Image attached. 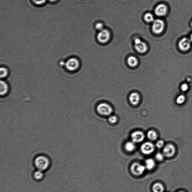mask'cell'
Masks as SVG:
<instances>
[{
    "label": "cell",
    "mask_w": 192,
    "mask_h": 192,
    "mask_svg": "<svg viewBox=\"0 0 192 192\" xmlns=\"http://www.w3.org/2000/svg\"><path fill=\"white\" fill-rule=\"evenodd\" d=\"M126 62L129 67L132 69L138 67L139 64V59L135 56L133 55H130L127 57Z\"/></svg>",
    "instance_id": "obj_10"
},
{
    "label": "cell",
    "mask_w": 192,
    "mask_h": 192,
    "mask_svg": "<svg viewBox=\"0 0 192 192\" xmlns=\"http://www.w3.org/2000/svg\"><path fill=\"white\" fill-rule=\"evenodd\" d=\"M175 149L173 145L168 144L164 147L163 150V154L167 157H172L175 154Z\"/></svg>",
    "instance_id": "obj_13"
},
{
    "label": "cell",
    "mask_w": 192,
    "mask_h": 192,
    "mask_svg": "<svg viewBox=\"0 0 192 192\" xmlns=\"http://www.w3.org/2000/svg\"><path fill=\"white\" fill-rule=\"evenodd\" d=\"M185 97L184 95H181L177 97L176 100V102L178 105H182L185 101Z\"/></svg>",
    "instance_id": "obj_23"
},
{
    "label": "cell",
    "mask_w": 192,
    "mask_h": 192,
    "mask_svg": "<svg viewBox=\"0 0 192 192\" xmlns=\"http://www.w3.org/2000/svg\"><path fill=\"white\" fill-rule=\"evenodd\" d=\"M112 37L111 32L106 28L98 32L96 36V39L98 42L103 44L108 43L110 41Z\"/></svg>",
    "instance_id": "obj_1"
},
{
    "label": "cell",
    "mask_w": 192,
    "mask_h": 192,
    "mask_svg": "<svg viewBox=\"0 0 192 192\" xmlns=\"http://www.w3.org/2000/svg\"><path fill=\"white\" fill-rule=\"evenodd\" d=\"M140 100L139 95L137 93H132L129 97V100L131 103L133 105H137L139 103Z\"/></svg>",
    "instance_id": "obj_15"
},
{
    "label": "cell",
    "mask_w": 192,
    "mask_h": 192,
    "mask_svg": "<svg viewBox=\"0 0 192 192\" xmlns=\"http://www.w3.org/2000/svg\"><path fill=\"white\" fill-rule=\"evenodd\" d=\"M178 45L179 48L182 51H188L191 47V42L190 39L184 38L179 41Z\"/></svg>",
    "instance_id": "obj_11"
},
{
    "label": "cell",
    "mask_w": 192,
    "mask_h": 192,
    "mask_svg": "<svg viewBox=\"0 0 192 192\" xmlns=\"http://www.w3.org/2000/svg\"><path fill=\"white\" fill-rule=\"evenodd\" d=\"M8 70L5 67H1L0 69V77L1 78H6L8 74Z\"/></svg>",
    "instance_id": "obj_21"
},
{
    "label": "cell",
    "mask_w": 192,
    "mask_h": 192,
    "mask_svg": "<svg viewBox=\"0 0 192 192\" xmlns=\"http://www.w3.org/2000/svg\"><path fill=\"white\" fill-rule=\"evenodd\" d=\"M190 41H191V42H192V34L191 36H190Z\"/></svg>",
    "instance_id": "obj_30"
},
{
    "label": "cell",
    "mask_w": 192,
    "mask_h": 192,
    "mask_svg": "<svg viewBox=\"0 0 192 192\" xmlns=\"http://www.w3.org/2000/svg\"><path fill=\"white\" fill-rule=\"evenodd\" d=\"M153 192H163L164 190V186L160 183H156L152 187Z\"/></svg>",
    "instance_id": "obj_18"
},
{
    "label": "cell",
    "mask_w": 192,
    "mask_h": 192,
    "mask_svg": "<svg viewBox=\"0 0 192 192\" xmlns=\"http://www.w3.org/2000/svg\"><path fill=\"white\" fill-rule=\"evenodd\" d=\"M97 111L99 114L104 116H108L112 114V108L110 105L105 103H101L97 107Z\"/></svg>",
    "instance_id": "obj_6"
},
{
    "label": "cell",
    "mask_w": 192,
    "mask_h": 192,
    "mask_svg": "<svg viewBox=\"0 0 192 192\" xmlns=\"http://www.w3.org/2000/svg\"><path fill=\"white\" fill-rule=\"evenodd\" d=\"M95 28L98 32L101 31L105 28V25L102 22H98L95 25Z\"/></svg>",
    "instance_id": "obj_22"
},
{
    "label": "cell",
    "mask_w": 192,
    "mask_h": 192,
    "mask_svg": "<svg viewBox=\"0 0 192 192\" xmlns=\"http://www.w3.org/2000/svg\"><path fill=\"white\" fill-rule=\"evenodd\" d=\"M155 146L153 143L150 142H147L143 143L141 147V150L145 155H150L154 151Z\"/></svg>",
    "instance_id": "obj_9"
},
{
    "label": "cell",
    "mask_w": 192,
    "mask_h": 192,
    "mask_svg": "<svg viewBox=\"0 0 192 192\" xmlns=\"http://www.w3.org/2000/svg\"><path fill=\"white\" fill-rule=\"evenodd\" d=\"M134 142L129 141L125 145V149L127 151L132 152L136 148V146Z\"/></svg>",
    "instance_id": "obj_19"
},
{
    "label": "cell",
    "mask_w": 192,
    "mask_h": 192,
    "mask_svg": "<svg viewBox=\"0 0 192 192\" xmlns=\"http://www.w3.org/2000/svg\"><path fill=\"white\" fill-rule=\"evenodd\" d=\"M32 1L35 4L40 5L45 3L46 0H32Z\"/></svg>",
    "instance_id": "obj_28"
},
{
    "label": "cell",
    "mask_w": 192,
    "mask_h": 192,
    "mask_svg": "<svg viewBox=\"0 0 192 192\" xmlns=\"http://www.w3.org/2000/svg\"><path fill=\"white\" fill-rule=\"evenodd\" d=\"M154 14L158 17H163L166 15L167 12V7L163 3H161L156 6L154 10Z\"/></svg>",
    "instance_id": "obj_8"
},
{
    "label": "cell",
    "mask_w": 192,
    "mask_h": 192,
    "mask_svg": "<svg viewBox=\"0 0 192 192\" xmlns=\"http://www.w3.org/2000/svg\"><path fill=\"white\" fill-rule=\"evenodd\" d=\"M80 66V61L76 58L69 59L66 64V69L70 71H76L78 69Z\"/></svg>",
    "instance_id": "obj_7"
},
{
    "label": "cell",
    "mask_w": 192,
    "mask_h": 192,
    "mask_svg": "<svg viewBox=\"0 0 192 192\" xmlns=\"http://www.w3.org/2000/svg\"><path fill=\"white\" fill-rule=\"evenodd\" d=\"M164 145V142L161 141V140H160V141H158L156 143V146L157 148L160 149L162 148Z\"/></svg>",
    "instance_id": "obj_27"
},
{
    "label": "cell",
    "mask_w": 192,
    "mask_h": 192,
    "mask_svg": "<svg viewBox=\"0 0 192 192\" xmlns=\"http://www.w3.org/2000/svg\"><path fill=\"white\" fill-rule=\"evenodd\" d=\"M145 137L144 133L141 131H136L132 134V141L135 143H139L142 141Z\"/></svg>",
    "instance_id": "obj_12"
},
{
    "label": "cell",
    "mask_w": 192,
    "mask_h": 192,
    "mask_svg": "<svg viewBox=\"0 0 192 192\" xmlns=\"http://www.w3.org/2000/svg\"><path fill=\"white\" fill-rule=\"evenodd\" d=\"M143 19L145 22L151 24L155 20V18L153 13L152 12H147L145 13L143 16Z\"/></svg>",
    "instance_id": "obj_16"
},
{
    "label": "cell",
    "mask_w": 192,
    "mask_h": 192,
    "mask_svg": "<svg viewBox=\"0 0 192 192\" xmlns=\"http://www.w3.org/2000/svg\"><path fill=\"white\" fill-rule=\"evenodd\" d=\"M191 26H192V22H191Z\"/></svg>",
    "instance_id": "obj_33"
},
{
    "label": "cell",
    "mask_w": 192,
    "mask_h": 192,
    "mask_svg": "<svg viewBox=\"0 0 192 192\" xmlns=\"http://www.w3.org/2000/svg\"><path fill=\"white\" fill-rule=\"evenodd\" d=\"M49 1L51 2H55L57 0H49Z\"/></svg>",
    "instance_id": "obj_31"
},
{
    "label": "cell",
    "mask_w": 192,
    "mask_h": 192,
    "mask_svg": "<svg viewBox=\"0 0 192 192\" xmlns=\"http://www.w3.org/2000/svg\"><path fill=\"white\" fill-rule=\"evenodd\" d=\"M146 167L139 163H134L131 166V171L133 174L136 176H139L144 173Z\"/></svg>",
    "instance_id": "obj_5"
},
{
    "label": "cell",
    "mask_w": 192,
    "mask_h": 192,
    "mask_svg": "<svg viewBox=\"0 0 192 192\" xmlns=\"http://www.w3.org/2000/svg\"><path fill=\"white\" fill-rule=\"evenodd\" d=\"M34 176L35 178L37 180H39L42 178L43 176V173H42V171L41 170H38V171L35 172Z\"/></svg>",
    "instance_id": "obj_24"
},
{
    "label": "cell",
    "mask_w": 192,
    "mask_h": 192,
    "mask_svg": "<svg viewBox=\"0 0 192 192\" xmlns=\"http://www.w3.org/2000/svg\"><path fill=\"white\" fill-rule=\"evenodd\" d=\"M164 155L160 153H158L156 154L155 159L159 161H162L164 158Z\"/></svg>",
    "instance_id": "obj_25"
},
{
    "label": "cell",
    "mask_w": 192,
    "mask_h": 192,
    "mask_svg": "<svg viewBox=\"0 0 192 192\" xmlns=\"http://www.w3.org/2000/svg\"><path fill=\"white\" fill-rule=\"evenodd\" d=\"M188 89V86L187 84L184 83L181 86V89L183 91H187Z\"/></svg>",
    "instance_id": "obj_29"
},
{
    "label": "cell",
    "mask_w": 192,
    "mask_h": 192,
    "mask_svg": "<svg viewBox=\"0 0 192 192\" xmlns=\"http://www.w3.org/2000/svg\"><path fill=\"white\" fill-rule=\"evenodd\" d=\"M155 163L154 159H149L145 161V167L148 170H151L153 169L155 166Z\"/></svg>",
    "instance_id": "obj_17"
},
{
    "label": "cell",
    "mask_w": 192,
    "mask_h": 192,
    "mask_svg": "<svg viewBox=\"0 0 192 192\" xmlns=\"http://www.w3.org/2000/svg\"><path fill=\"white\" fill-rule=\"evenodd\" d=\"M134 48L140 54H145L148 52L149 47L146 42L140 38H136L134 41Z\"/></svg>",
    "instance_id": "obj_2"
},
{
    "label": "cell",
    "mask_w": 192,
    "mask_h": 192,
    "mask_svg": "<svg viewBox=\"0 0 192 192\" xmlns=\"http://www.w3.org/2000/svg\"><path fill=\"white\" fill-rule=\"evenodd\" d=\"M147 137L150 141H154L157 139L158 136L155 131L150 130L149 131L147 134Z\"/></svg>",
    "instance_id": "obj_20"
},
{
    "label": "cell",
    "mask_w": 192,
    "mask_h": 192,
    "mask_svg": "<svg viewBox=\"0 0 192 192\" xmlns=\"http://www.w3.org/2000/svg\"><path fill=\"white\" fill-rule=\"evenodd\" d=\"M49 161L47 158L44 156H39L35 160V166L38 170L43 171L48 168L49 166Z\"/></svg>",
    "instance_id": "obj_4"
},
{
    "label": "cell",
    "mask_w": 192,
    "mask_h": 192,
    "mask_svg": "<svg viewBox=\"0 0 192 192\" xmlns=\"http://www.w3.org/2000/svg\"><path fill=\"white\" fill-rule=\"evenodd\" d=\"M184 192V191H179V192Z\"/></svg>",
    "instance_id": "obj_32"
},
{
    "label": "cell",
    "mask_w": 192,
    "mask_h": 192,
    "mask_svg": "<svg viewBox=\"0 0 192 192\" xmlns=\"http://www.w3.org/2000/svg\"><path fill=\"white\" fill-rule=\"evenodd\" d=\"M9 91L8 83L5 81L1 80L0 82V95L1 96H6Z\"/></svg>",
    "instance_id": "obj_14"
},
{
    "label": "cell",
    "mask_w": 192,
    "mask_h": 192,
    "mask_svg": "<svg viewBox=\"0 0 192 192\" xmlns=\"http://www.w3.org/2000/svg\"><path fill=\"white\" fill-rule=\"evenodd\" d=\"M109 121L111 123H114L117 121V118L115 116H110L109 118Z\"/></svg>",
    "instance_id": "obj_26"
},
{
    "label": "cell",
    "mask_w": 192,
    "mask_h": 192,
    "mask_svg": "<svg viewBox=\"0 0 192 192\" xmlns=\"http://www.w3.org/2000/svg\"><path fill=\"white\" fill-rule=\"evenodd\" d=\"M164 21L161 19H155L152 23L151 30L152 32L156 35H159L162 33L164 29Z\"/></svg>",
    "instance_id": "obj_3"
}]
</instances>
